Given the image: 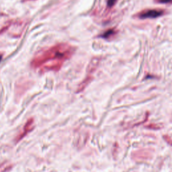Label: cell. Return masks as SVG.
Returning <instances> with one entry per match:
<instances>
[{
	"label": "cell",
	"mask_w": 172,
	"mask_h": 172,
	"mask_svg": "<svg viewBox=\"0 0 172 172\" xmlns=\"http://www.w3.org/2000/svg\"><path fill=\"white\" fill-rule=\"evenodd\" d=\"M74 48L68 44L62 43L40 51L32 61L33 68L42 69L43 71H57L63 63L73 54Z\"/></svg>",
	"instance_id": "1"
},
{
	"label": "cell",
	"mask_w": 172,
	"mask_h": 172,
	"mask_svg": "<svg viewBox=\"0 0 172 172\" xmlns=\"http://www.w3.org/2000/svg\"><path fill=\"white\" fill-rule=\"evenodd\" d=\"M163 14V11L158 9H149L143 11L139 15L141 18H155Z\"/></svg>",
	"instance_id": "2"
},
{
	"label": "cell",
	"mask_w": 172,
	"mask_h": 172,
	"mask_svg": "<svg viewBox=\"0 0 172 172\" xmlns=\"http://www.w3.org/2000/svg\"><path fill=\"white\" fill-rule=\"evenodd\" d=\"M32 124H33V120H28L27 123L25 125V127H24V131H23L22 133H20V135L18 136L17 140L20 141V139H22L24 136H26V134H27L28 133H29L30 130L32 129Z\"/></svg>",
	"instance_id": "3"
},
{
	"label": "cell",
	"mask_w": 172,
	"mask_h": 172,
	"mask_svg": "<svg viewBox=\"0 0 172 172\" xmlns=\"http://www.w3.org/2000/svg\"><path fill=\"white\" fill-rule=\"evenodd\" d=\"M113 34H114V30H108V31H106V32H105V33L103 34L102 36L104 38H108V37H109V36L112 35Z\"/></svg>",
	"instance_id": "4"
},
{
	"label": "cell",
	"mask_w": 172,
	"mask_h": 172,
	"mask_svg": "<svg viewBox=\"0 0 172 172\" xmlns=\"http://www.w3.org/2000/svg\"><path fill=\"white\" fill-rule=\"evenodd\" d=\"M116 1V0H108V4L109 6H110V7L112 6V5H113L114 3H115Z\"/></svg>",
	"instance_id": "5"
},
{
	"label": "cell",
	"mask_w": 172,
	"mask_h": 172,
	"mask_svg": "<svg viewBox=\"0 0 172 172\" xmlns=\"http://www.w3.org/2000/svg\"><path fill=\"white\" fill-rule=\"evenodd\" d=\"M158 1L162 3H171L172 0H158Z\"/></svg>",
	"instance_id": "6"
},
{
	"label": "cell",
	"mask_w": 172,
	"mask_h": 172,
	"mask_svg": "<svg viewBox=\"0 0 172 172\" xmlns=\"http://www.w3.org/2000/svg\"><path fill=\"white\" fill-rule=\"evenodd\" d=\"M1 56L0 55V61H1Z\"/></svg>",
	"instance_id": "7"
}]
</instances>
